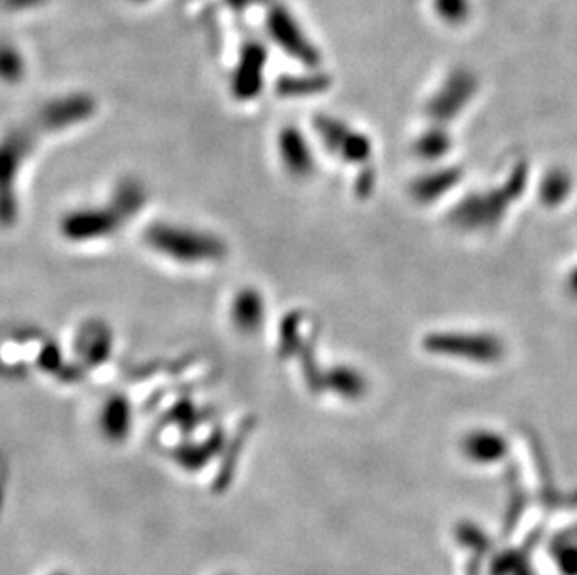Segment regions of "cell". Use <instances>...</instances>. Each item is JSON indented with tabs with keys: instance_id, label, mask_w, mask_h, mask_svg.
Here are the masks:
<instances>
[{
	"instance_id": "cell-1",
	"label": "cell",
	"mask_w": 577,
	"mask_h": 575,
	"mask_svg": "<svg viewBox=\"0 0 577 575\" xmlns=\"http://www.w3.org/2000/svg\"><path fill=\"white\" fill-rule=\"evenodd\" d=\"M146 242L157 252L183 264H200L224 256V245L209 233L170 224H155L146 232Z\"/></svg>"
},
{
	"instance_id": "cell-2",
	"label": "cell",
	"mask_w": 577,
	"mask_h": 575,
	"mask_svg": "<svg viewBox=\"0 0 577 575\" xmlns=\"http://www.w3.org/2000/svg\"><path fill=\"white\" fill-rule=\"evenodd\" d=\"M127 215L114 204L111 209H88L69 215L62 228L69 240H94L114 232Z\"/></svg>"
},
{
	"instance_id": "cell-3",
	"label": "cell",
	"mask_w": 577,
	"mask_h": 575,
	"mask_svg": "<svg viewBox=\"0 0 577 575\" xmlns=\"http://www.w3.org/2000/svg\"><path fill=\"white\" fill-rule=\"evenodd\" d=\"M430 350L447 353V355H456L463 359H473V361H493L501 355V344L497 342L493 336H434L428 342Z\"/></svg>"
},
{
	"instance_id": "cell-4",
	"label": "cell",
	"mask_w": 577,
	"mask_h": 575,
	"mask_svg": "<svg viewBox=\"0 0 577 575\" xmlns=\"http://www.w3.org/2000/svg\"><path fill=\"white\" fill-rule=\"evenodd\" d=\"M322 135L324 141L340 151V155H346L348 160L353 161H361L366 157V151H369V142H366L362 137L350 133L344 127H338L331 122H324L322 123Z\"/></svg>"
},
{
	"instance_id": "cell-5",
	"label": "cell",
	"mask_w": 577,
	"mask_h": 575,
	"mask_svg": "<svg viewBox=\"0 0 577 575\" xmlns=\"http://www.w3.org/2000/svg\"><path fill=\"white\" fill-rule=\"evenodd\" d=\"M280 151L284 157L286 167L290 169L294 174L303 176L310 170V153L305 146V141L296 131H290L280 139Z\"/></svg>"
},
{
	"instance_id": "cell-6",
	"label": "cell",
	"mask_w": 577,
	"mask_h": 575,
	"mask_svg": "<svg viewBox=\"0 0 577 575\" xmlns=\"http://www.w3.org/2000/svg\"><path fill=\"white\" fill-rule=\"evenodd\" d=\"M232 316L235 325L243 331L256 329L264 316V305L256 292H243L234 303Z\"/></svg>"
},
{
	"instance_id": "cell-7",
	"label": "cell",
	"mask_w": 577,
	"mask_h": 575,
	"mask_svg": "<svg viewBox=\"0 0 577 575\" xmlns=\"http://www.w3.org/2000/svg\"><path fill=\"white\" fill-rule=\"evenodd\" d=\"M129 406L122 398H113L105 406V426L113 434H122L127 428Z\"/></svg>"
},
{
	"instance_id": "cell-8",
	"label": "cell",
	"mask_w": 577,
	"mask_h": 575,
	"mask_svg": "<svg viewBox=\"0 0 577 575\" xmlns=\"http://www.w3.org/2000/svg\"><path fill=\"white\" fill-rule=\"evenodd\" d=\"M439 15L449 23H462L469 14L467 0H435Z\"/></svg>"
},
{
	"instance_id": "cell-9",
	"label": "cell",
	"mask_w": 577,
	"mask_h": 575,
	"mask_svg": "<svg viewBox=\"0 0 577 575\" xmlns=\"http://www.w3.org/2000/svg\"><path fill=\"white\" fill-rule=\"evenodd\" d=\"M570 284H572V290L577 294V269L573 271V275H572V280H570Z\"/></svg>"
}]
</instances>
